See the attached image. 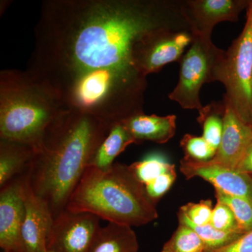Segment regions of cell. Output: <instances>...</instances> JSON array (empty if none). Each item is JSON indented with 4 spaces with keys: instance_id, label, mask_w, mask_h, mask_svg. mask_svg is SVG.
Listing matches in <instances>:
<instances>
[{
    "instance_id": "6da1fadb",
    "label": "cell",
    "mask_w": 252,
    "mask_h": 252,
    "mask_svg": "<svg viewBox=\"0 0 252 252\" xmlns=\"http://www.w3.org/2000/svg\"><path fill=\"white\" fill-rule=\"evenodd\" d=\"M187 24L181 1L46 0L27 71L53 91L86 71L135 67L131 53L140 36Z\"/></svg>"
},
{
    "instance_id": "7a4b0ae2",
    "label": "cell",
    "mask_w": 252,
    "mask_h": 252,
    "mask_svg": "<svg viewBox=\"0 0 252 252\" xmlns=\"http://www.w3.org/2000/svg\"><path fill=\"white\" fill-rule=\"evenodd\" d=\"M111 126L90 114L65 108L46 127L34 149L27 179L54 219L65 210Z\"/></svg>"
},
{
    "instance_id": "3957f363",
    "label": "cell",
    "mask_w": 252,
    "mask_h": 252,
    "mask_svg": "<svg viewBox=\"0 0 252 252\" xmlns=\"http://www.w3.org/2000/svg\"><path fill=\"white\" fill-rule=\"evenodd\" d=\"M145 76L133 67H106L79 73L55 88L63 107L109 125L143 112Z\"/></svg>"
},
{
    "instance_id": "277c9868",
    "label": "cell",
    "mask_w": 252,
    "mask_h": 252,
    "mask_svg": "<svg viewBox=\"0 0 252 252\" xmlns=\"http://www.w3.org/2000/svg\"><path fill=\"white\" fill-rule=\"evenodd\" d=\"M67 210L88 212L109 223L141 226L157 220V204L129 165L114 162L106 171L89 165L74 189Z\"/></svg>"
},
{
    "instance_id": "5b68a950",
    "label": "cell",
    "mask_w": 252,
    "mask_h": 252,
    "mask_svg": "<svg viewBox=\"0 0 252 252\" xmlns=\"http://www.w3.org/2000/svg\"><path fill=\"white\" fill-rule=\"evenodd\" d=\"M64 109L54 93L27 70L0 72V140L35 149L46 127Z\"/></svg>"
},
{
    "instance_id": "8992f818",
    "label": "cell",
    "mask_w": 252,
    "mask_h": 252,
    "mask_svg": "<svg viewBox=\"0 0 252 252\" xmlns=\"http://www.w3.org/2000/svg\"><path fill=\"white\" fill-rule=\"evenodd\" d=\"M216 81L224 86L223 100L252 127V1L241 34L225 51L219 66Z\"/></svg>"
},
{
    "instance_id": "52a82bcc",
    "label": "cell",
    "mask_w": 252,
    "mask_h": 252,
    "mask_svg": "<svg viewBox=\"0 0 252 252\" xmlns=\"http://www.w3.org/2000/svg\"><path fill=\"white\" fill-rule=\"evenodd\" d=\"M225 52L213 44L211 38L193 34L188 51L180 59L178 82L169 98L182 109L200 112L203 107L200 90L206 83L216 81L217 70Z\"/></svg>"
},
{
    "instance_id": "ba28073f",
    "label": "cell",
    "mask_w": 252,
    "mask_h": 252,
    "mask_svg": "<svg viewBox=\"0 0 252 252\" xmlns=\"http://www.w3.org/2000/svg\"><path fill=\"white\" fill-rule=\"evenodd\" d=\"M193 39L189 24L149 31L134 44L131 53L132 64L147 77L169 63L180 61Z\"/></svg>"
},
{
    "instance_id": "9c48e42d",
    "label": "cell",
    "mask_w": 252,
    "mask_h": 252,
    "mask_svg": "<svg viewBox=\"0 0 252 252\" xmlns=\"http://www.w3.org/2000/svg\"><path fill=\"white\" fill-rule=\"evenodd\" d=\"M98 217L65 210L54 219L46 249L56 252H90L102 227Z\"/></svg>"
},
{
    "instance_id": "30bf717a",
    "label": "cell",
    "mask_w": 252,
    "mask_h": 252,
    "mask_svg": "<svg viewBox=\"0 0 252 252\" xmlns=\"http://www.w3.org/2000/svg\"><path fill=\"white\" fill-rule=\"evenodd\" d=\"M25 175L0 188V248L4 252H26L22 238Z\"/></svg>"
},
{
    "instance_id": "8fae6325",
    "label": "cell",
    "mask_w": 252,
    "mask_h": 252,
    "mask_svg": "<svg viewBox=\"0 0 252 252\" xmlns=\"http://www.w3.org/2000/svg\"><path fill=\"white\" fill-rule=\"evenodd\" d=\"M250 1L244 0H189L182 1L184 15L193 34L211 38L217 24L235 22Z\"/></svg>"
},
{
    "instance_id": "7c38bea8",
    "label": "cell",
    "mask_w": 252,
    "mask_h": 252,
    "mask_svg": "<svg viewBox=\"0 0 252 252\" xmlns=\"http://www.w3.org/2000/svg\"><path fill=\"white\" fill-rule=\"evenodd\" d=\"M180 170L187 180L200 177L212 184L215 189L252 203V177L248 174L211 160L195 161L186 157L181 160Z\"/></svg>"
},
{
    "instance_id": "4fadbf2b",
    "label": "cell",
    "mask_w": 252,
    "mask_h": 252,
    "mask_svg": "<svg viewBox=\"0 0 252 252\" xmlns=\"http://www.w3.org/2000/svg\"><path fill=\"white\" fill-rule=\"evenodd\" d=\"M23 196L25 215L22 238L26 252H47L46 240L54 219L45 202L32 190L27 172L23 180Z\"/></svg>"
},
{
    "instance_id": "5bb4252c",
    "label": "cell",
    "mask_w": 252,
    "mask_h": 252,
    "mask_svg": "<svg viewBox=\"0 0 252 252\" xmlns=\"http://www.w3.org/2000/svg\"><path fill=\"white\" fill-rule=\"evenodd\" d=\"M225 104L221 140L215 157L210 160L236 169L252 142V127L241 120L229 104Z\"/></svg>"
},
{
    "instance_id": "9a60e30c",
    "label": "cell",
    "mask_w": 252,
    "mask_h": 252,
    "mask_svg": "<svg viewBox=\"0 0 252 252\" xmlns=\"http://www.w3.org/2000/svg\"><path fill=\"white\" fill-rule=\"evenodd\" d=\"M135 144L151 141L158 144L167 143L175 136L177 117L175 114L159 117L156 114L137 113L122 122Z\"/></svg>"
},
{
    "instance_id": "2e32d148",
    "label": "cell",
    "mask_w": 252,
    "mask_h": 252,
    "mask_svg": "<svg viewBox=\"0 0 252 252\" xmlns=\"http://www.w3.org/2000/svg\"><path fill=\"white\" fill-rule=\"evenodd\" d=\"M34 147L23 142L0 140V188L29 170Z\"/></svg>"
},
{
    "instance_id": "e0dca14e",
    "label": "cell",
    "mask_w": 252,
    "mask_h": 252,
    "mask_svg": "<svg viewBox=\"0 0 252 252\" xmlns=\"http://www.w3.org/2000/svg\"><path fill=\"white\" fill-rule=\"evenodd\" d=\"M135 140L122 122L113 124L108 134L99 144L91 159L90 165L102 171L108 170L114 164L116 158Z\"/></svg>"
},
{
    "instance_id": "ac0fdd59",
    "label": "cell",
    "mask_w": 252,
    "mask_h": 252,
    "mask_svg": "<svg viewBox=\"0 0 252 252\" xmlns=\"http://www.w3.org/2000/svg\"><path fill=\"white\" fill-rule=\"evenodd\" d=\"M90 252H139L138 240L132 227L109 223L101 228Z\"/></svg>"
},
{
    "instance_id": "d6986e66",
    "label": "cell",
    "mask_w": 252,
    "mask_h": 252,
    "mask_svg": "<svg viewBox=\"0 0 252 252\" xmlns=\"http://www.w3.org/2000/svg\"><path fill=\"white\" fill-rule=\"evenodd\" d=\"M225 111L224 100L212 102L198 112L197 118V122L203 127V138L216 151L221 140Z\"/></svg>"
},
{
    "instance_id": "ffe728a7",
    "label": "cell",
    "mask_w": 252,
    "mask_h": 252,
    "mask_svg": "<svg viewBox=\"0 0 252 252\" xmlns=\"http://www.w3.org/2000/svg\"><path fill=\"white\" fill-rule=\"evenodd\" d=\"M129 166L136 178L144 186L175 167L174 164L169 161L166 156L161 153L149 154L142 160L133 162Z\"/></svg>"
},
{
    "instance_id": "44dd1931",
    "label": "cell",
    "mask_w": 252,
    "mask_h": 252,
    "mask_svg": "<svg viewBox=\"0 0 252 252\" xmlns=\"http://www.w3.org/2000/svg\"><path fill=\"white\" fill-rule=\"evenodd\" d=\"M177 217L179 223L188 225L203 240L206 248L205 251L221 248L243 235L238 233L220 231L212 226L210 223L204 225L193 224L180 211L178 212Z\"/></svg>"
},
{
    "instance_id": "7402d4cb",
    "label": "cell",
    "mask_w": 252,
    "mask_h": 252,
    "mask_svg": "<svg viewBox=\"0 0 252 252\" xmlns=\"http://www.w3.org/2000/svg\"><path fill=\"white\" fill-rule=\"evenodd\" d=\"M205 244L198 234L188 225L179 223L160 252H205Z\"/></svg>"
},
{
    "instance_id": "603a6c76",
    "label": "cell",
    "mask_w": 252,
    "mask_h": 252,
    "mask_svg": "<svg viewBox=\"0 0 252 252\" xmlns=\"http://www.w3.org/2000/svg\"><path fill=\"white\" fill-rule=\"evenodd\" d=\"M217 201L229 207L236 219L240 229L244 233L252 230V203L247 199L233 196L215 189Z\"/></svg>"
},
{
    "instance_id": "cb8c5ba5",
    "label": "cell",
    "mask_w": 252,
    "mask_h": 252,
    "mask_svg": "<svg viewBox=\"0 0 252 252\" xmlns=\"http://www.w3.org/2000/svg\"><path fill=\"white\" fill-rule=\"evenodd\" d=\"M180 146L185 153V157L195 161H209L215 157L217 152L203 136L199 137L186 134L180 141Z\"/></svg>"
},
{
    "instance_id": "d4e9b609",
    "label": "cell",
    "mask_w": 252,
    "mask_h": 252,
    "mask_svg": "<svg viewBox=\"0 0 252 252\" xmlns=\"http://www.w3.org/2000/svg\"><path fill=\"white\" fill-rule=\"evenodd\" d=\"M210 224L220 231L245 234L239 228L233 212L226 205L220 201H217L213 208Z\"/></svg>"
},
{
    "instance_id": "484cf974",
    "label": "cell",
    "mask_w": 252,
    "mask_h": 252,
    "mask_svg": "<svg viewBox=\"0 0 252 252\" xmlns=\"http://www.w3.org/2000/svg\"><path fill=\"white\" fill-rule=\"evenodd\" d=\"M213 208L211 200H203L199 203L186 204L179 211L193 224L204 225L210 223Z\"/></svg>"
},
{
    "instance_id": "4316f807",
    "label": "cell",
    "mask_w": 252,
    "mask_h": 252,
    "mask_svg": "<svg viewBox=\"0 0 252 252\" xmlns=\"http://www.w3.org/2000/svg\"><path fill=\"white\" fill-rule=\"evenodd\" d=\"M177 178L175 167L162 174L152 182L144 186L149 198L157 204L160 199L170 190Z\"/></svg>"
},
{
    "instance_id": "83f0119b",
    "label": "cell",
    "mask_w": 252,
    "mask_h": 252,
    "mask_svg": "<svg viewBox=\"0 0 252 252\" xmlns=\"http://www.w3.org/2000/svg\"><path fill=\"white\" fill-rule=\"evenodd\" d=\"M205 252H252V230L221 248Z\"/></svg>"
},
{
    "instance_id": "f1b7e54d",
    "label": "cell",
    "mask_w": 252,
    "mask_h": 252,
    "mask_svg": "<svg viewBox=\"0 0 252 252\" xmlns=\"http://www.w3.org/2000/svg\"><path fill=\"white\" fill-rule=\"evenodd\" d=\"M236 170L252 177V142L244 154Z\"/></svg>"
},
{
    "instance_id": "f546056e",
    "label": "cell",
    "mask_w": 252,
    "mask_h": 252,
    "mask_svg": "<svg viewBox=\"0 0 252 252\" xmlns=\"http://www.w3.org/2000/svg\"><path fill=\"white\" fill-rule=\"evenodd\" d=\"M47 252H56L51 251V250H47Z\"/></svg>"
},
{
    "instance_id": "4dcf8cb0",
    "label": "cell",
    "mask_w": 252,
    "mask_h": 252,
    "mask_svg": "<svg viewBox=\"0 0 252 252\" xmlns=\"http://www.w3.org/2000/svg\"></svg>"
}]
</instances>
